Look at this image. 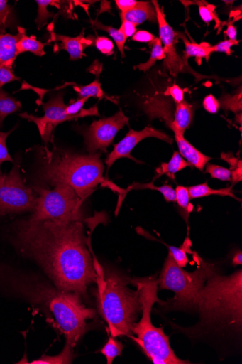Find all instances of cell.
Here are the masks:
<instances>
[{"instance_id": "7dc6e473", "label": "cell", "mask_w": 242, "mask_h": 364, "mask_svg": "<svg viewBox=\"0 0 242 364\" xmlns=\"http://www.w3.org/2000/svg\"><path fill=\"white\" fill-rule=\"evenodd\" d=\"M116 4L122 13H125L133 9L136 4V0H116Z\"/></svg>"}, {"instance_id": "ba28073f", "label": "cell", "mask_w": 242, "mask_h": 364, "mask_svg": "<svg viewBox=\"0 0 242 364\" xmlns=\"http://www.w3.org/2000/svg\"><path fill=\"white\" fill-rule=\"evenodd\" d=\"M38 195L35 209L28 218L33 221H81L83 203L77 193L67 185L57 184L53 190L39 186L31 187Z\"/></svg>"}, {"instance_id": "2e32d148", "label": "cell", "mask_w": 242, "mask_h": 364, "mask_svg": "<svg viewBox=\"0 0 242 364\" xmlns=\"http://www.w3.org/2000/svg\"><path fill=\"white\" fill-rule=\"evenodd\" d=\"M121 19L129 21L136 26L146 21L155 22L157 16L153 4L149 2H137V4L131 10L121 13Z\"/></svg>"}, {"instance_id": "1f68e13d", "label": "cell", "mask_w": 242, "mask_h": 364, "mask_svg": "<svg viewBox=\"0 0 242 364\" xmlns=\"http://www.w3.org/2000/svg\"><path fill=\"white\" fill-rule=\"evenodd\" d=\"M123 349V345L111 337L100 352L106 357L108 363L111 364L116 357L122 355Z\"/></svg>"}, {"instance_id": "cb8c5ba5", "label": "cell", "mask_w": 242, "mask_h": 364, "mask_svg": "<svg viewBox=\"0 0 242 364\" xmlns=\"http://www.w3.org/2000/svg\"><path fill=\"white\" fill-rule=\"evenodd\" d=\"M16 21L13 7L6 0H0V34H6L8 28L14 30Z\"/></svg>"}, {"instance_id": "e0dca14e", "label": "cell", "mask_w": 242, "mask_h": 364, "mask_svg": "<svg viewBox=\"0 0 242 364\" xmlns=\"http://www.w3.org/2000/svg\"><path fill=\"white\" fill-rule=\"evenodd\" d=\"M16 36L0 34V65H9L13 66L17 54V43L21 38V31Z\"/></svg>"}, {"instance_id": "ee69618b", "label": "cell", "mask_w": 242, "mask_h": 364, "mask_svg": "<svg viewBox=\"0 0 242 364\" xmlns=\"http://www.w3.org/2000/svg\"><path fill=\"white\" fill-rule=\"evenodd\" d=\"M237 45H238V41H233L230 40H226L219 43L218 45L211 47V51L212 53L214 52H221L226 53L228 55H230L232 53L231 50V47Z\"/></svg>"}, {"instance_id": "d6a6232c", "label": "cell", "mask_w": 242, "mask_h": 364, "mask_svg": "<svg viewBox=\"0 0 242 364\" xmlns=\"http://www.w3.org/2000/svg\"><path fill=\"white\" fill-rule=\"evenodd\" d=\"M196 3L199 6V15L202 19L207 24H209L211 21H215L216 22V28L221 26V21L216 12V6L210 5L205 1H197Z\"/></svg>"}, {"instance_id": "d4e9b609", "label": "cell", "mask_w": 242, "mask_h": 364, "mask_svg": "<svg viewBox=\"0 0 242 364\" xmlns=\"http://www.w3.org/2000/svg\"><path fill=\"white\" fill-rule=\"evenodd\" d=\"M75 358L73 348L68 344H65L63 350L55 356L43 355L40 358L33 360L28 363L31 364H67L72 363Z\"/></svg>"}, {"instance_id": "6da1fadb", "label": "cell", "mask_w": 242, "mask_h": 364, "mask_svg": "<svg viewBox=\"0 0 242 364\" xmlns=\"http://www.w3.org/2000/svg\"><path fill=\"white\" fill-rule=\"evenodd\" d=\"M9 235L16 251L35 261L56 287L87 299L98 274L82 222L26 218L14 223Z\"/></svg>"}, {"instance_id": "484cf974", "label": "cell", "mask_w": 242, "mask_h": 364, "mask_svg": "<svg viewBox=\"0 0 242 364\" xmlns=\"http://www.w3.org/2000/svg\"><path fill=\"white\" fill-rule=\"evenodd\" d=\"M150 45V48H152L150 59L145 63L136 65L135 70L137 69L147 73L153 68L157 60H165V54L160 38H155Z\"/></svg>"}, {"instance_id": "4fadbf2b", "label": "cell", "mask_w": 242, "mask_h": 364, "mask_svg": "<svg viewBox=\"0 0 242 364\" xmlns=\"http://www.w3.org/2000/svg\"><path fill=\"white\" fill-rule=\"evenodd\" d=\"M148 138H156L172 144V139L158 129L147 127L141 131L130 129L126 136L119 144L114 146V151L106 160L108 170L111 168L116 161L121 158H128L137 163H141L131 155V151L143 140Z\"/></svg>"}, {"instance_id": "681fc988", "label": "cell", "mask_w": 242, "mask_h": 364, "mask_svg": "<svg viewBox=\"0 0 242 364\" xmlns=\"http://www.w3.org/2000/svg\"><path fill=\"white\" fill-rule=\"evenodd\" d=\"M232 263L233 266H241L242 264V253L238 252L233 258Z\"/></svg>"}, {"instance_id": "c3c4849f", "label": "cell", "mask_w": 242, "mask_h": 364, "mask_svg": "<svg viewBox=\"0 0 242 364\" xmlns=\"http://www.w3.org/2000/svg\"><path fill=\"white\" fill-rule=\"evenodd\" d=\"M225 34L229 38L230 41H237L236 40V36H237L236 27H235L233 25V22H231L228 24V28L225 32Z\"/></svg>"}, {"instance_id": "603a6c76", "label": "cell", "mask_w": 242, "mask_h": 364, "mask_svg": "<svg viewBox=\"0 0 242 364\" xmlns=\"http://www.w3.org/2000/svg\"><path fill=\"white\" fill-rule=\"evenodd\" d=\"M187 188L190 198H192V200H194V198L205 197L207 196L218 195L233 197L236 198V200H239V198H238L232 191L233 186L221 189H213L205 183L191 186Z\"/></svg>"}, {"instance_id": "8d00e7d4", "label": "cell", "mask_w": 242, "mask_h": 364, "mask_svg": "<svg viewBox=\"0 0 242 364\" xmlns=\"http://www.w3.org/2000/svg\"><path fill=\"white\" fill-rule=\"evenodd\" d=\"M204 173L211 174V177L215 179L221 180L223 181H231L230 170L220 167L216 164H207L206 171Z\"/></svg>"}, {"instance_id": "836d02e7", "label": "cell", "mask_w": 242, "mask_h": 364, "mask_svg": "<svg viewBox=\"0 0 242 364\" xmlns=\"http://www.w3.org/2000/svg\"><path fill=\"white\" fill-rule=\"evenodd\" d=\"M39 9L38 16L35 21V23L38 26V28L43 27L48 21L50 18H53L54 14L49 12L48 7L49 6H55L58 1H52V0H38Z\"/></svg>"}, {"instance_id": "3957f363", "label": "cell", "mask_w": 242, "mask_h": 364, "mask_svg": "<svg viewBox=\"0 0 242 364\" xmlns=\"http://www.w3.org/2000/svg\"><path fill=\"white\" fill-rule=\"evenodd\" d=\"M39 165L38 177L55 186L65 184L70 186L84 203L99 184L107 186L125 196L123 190L103 176L104 165L100 154L80 155L55 148L40 147L37 152Z\"/></svg>"}, {"instance_id": "e575fe53", "label": "cell", "mask_w": 242, "mask_h": 364, "mask_svg": "<svg viewBox=\"0 0 242 364\" xmlns=\"http://www.w3.org/2000/svg\"><path fill=\"white\" fill-rule=\"evenodd\" d=\"M18 127L16 125L9 132L0 131V175L3 174L1 171V165L4 162L11 161L14 162L13 159L9 154L8 147L6 145L7 139L12 134V132Z\"/></svg>"}, {"instance_id": "277c9868", "label": "cell", "mask_w": 242, "mask_h": 364, "mask_svg": "<svg viewBox=\"0 0 242 364\" xmlns=\"http://www.w3.org/2000/svg\"><path fill=\"white\" fill-rule=\"evenodd\" d=\"M199 323L193 334L218 331L238 332L242 327V271L224 277L214 273L207 279L196 301Z\"/></svg>"}, {"instance_id": "83f0119b", "label": "cell", "mask_w": 242, "mask_h": 364, "mask_svg": "<svg viewBox=\"0 0 242 364\" xmlns=\"http://www.w3.org/2000/svg\"><path fill=\"white\" fill-rule=\"evenodd\" d=\"M131 189H151L160 191L164 196L165 200L167 203H176L177 202V193L176 190L171 186L165 185L163 186H155L153 183L148 184H139L134 183L128 189L125 190V193Z\"/></svg>"}, {"instance_id": "7402d4cb", "label": "cell", "mask_w": 242, "mask_h": 364, "mask_svg": "<svg viewBox=\"0 0 242 364\" xmlns=\"http://www.w3.org/2000/svg\"><path fill=\"white\" fill-rule=\"evenodd\" d=\"M21 104L3 89L0 90V129L4 127L5 119L10 114L19 112Z\"/></svg>"}, {"instance_id": "ac0fdd59", "label": "cell", "mask_w": 242, "mask_h": 364, "mask_svg": "<svg viewBox=\"0 0 242 364\" xmlns=\"http://www.w3.org/2000/svg\"><path fill=\"white\" fill-rule=\"evenodd\" d=\"M193 107L187 102L177 105L175 120L169 124L170 127L177 134L185 135V130L190 125L193 118Z\"/></svg>"}, {"instance_id": "d590c367", "label": "cell", "mask_w": 242, "mask_h": 364, "mask_svg": "<svg viewBox=\"0 0 242 364\" xmlns=\"http://www.w3.org/2000/svg\"><path fill=\"white\" fill-rule=\"evenodd\" d=\"M169 252L174 257L175 260L177 263L178 266L181 268H185L189 262V259L187 256V252L191 253L189 247L187 245V242L185 240V245L182 248H178L174 246L169 247Z\"/></svg>"}, {"instance_id": "8992f818", "label": "cell", "mask_w": 242, "mask_h": 364, "mask_svg": "<svg viewBox=\"0 0 242 364\" xmlns=\"http://www.w3.org/2000/svg\"><path fill=\"white\" fill-rule=\"evenodd\" d=\"M139 288L142 302V318L136 323L130 337L142 348L155 364H187L189 361L179 358L172 350L167 336L162 328L155 327L151 320L153 305L162 304L158 297V282L155 277L136 279L132 281Z\"/></svg>"}, {"instance_id": "5b68a950", "label": "cell", "mask_w": 242, "mask_h": 364, "mask_svg": "<svg viewBox=\"0 0 242 364\" xmlns=\"http://www.w3.org/2000/svg\"><path fill=\"white\" fill-rule=\"evenodd\" d=\"M131 282L114 271L98 273V289L94 292L97 306L114 338L131 337L138 314L142 311L140 289H131L128 287Z\"/></svg>"}, {"instance_id": "52a82bcc", "label": "cell", "mask_w": 242, "mask_h": 364, "mask_svg": "<svg viewBox=\"0 0 242 364\" xmlns=\"http://www.w3.org/2000/svg\"><path fill=\"white\" fill-rule=\"evenodd\" d=\"M215 272L212 264L202 261L195 272H187L178 266L169 252L158 282L160 289L172 291L175 296L160 306L168 311H195L199 292Z\"/></svg>"}, {"instance_id": "4316f807", "label": "cell", "mask_w": 242, "mask_h": 364, "mask_svg": "<svg viewBox=\"0 0 242 364\" xmlns=\"http://www.w3.org/2000/svg\"><path fill=\"white\" fill-rule=\"evenodd\" d=\"M74 89L78 93L79 98H89L90 97H94L99 98V100L104 97L110 99L101 90L98 77L91 84L86 86L75 84Z\"/></svg>"}, {"instance_id": "4dcf8cb0", "label": "cell", "mask_w": 242, "mask_h": 364, "mask_svg": "<svg viewBox=\"0 0 242 364\" xmlns=\"http://www.w3.org/2000/svg\"><path fill=\"white\" fill-rule=\"evenodd\" d=\"M221 158L230 164L231 181L238 183L242 181V161L231 153H222Z\"/></svg>"}, {"instance_id": "f546056e", "label": "cell", "mask_w": 242, "mask_h": 364, "mask_svg": "<svg viewBox=\"0 0 242 364\" xmlns=\"http://www.w3.org/2000/svg\"><path fill=\"white\" fill-rule=\"evenodd\" d=\"M94 25L97 28L107 31L109 33V34L112 37V38L116 43V46L119 51L121 52L122 57H124V46L127 38H126L123 33L119 29H116L111 26L103 25L99 21H95L94 23Z\"/></svg>"}, {"instance_id": "44dd1931", "label": "cell", "mask_w": 242, "mask_h": 364, "mask_svg": "<svg viewBox=\"0 0 242 364\" xmlns=\"http://www.w3.org/2000/svg\"><path fill=\"white\" fill-rule=\"evenodd\" d=\"M178 35L180 38L181 37L185 45V53L183 57V60L185 64L187 63V60L190 57H195L197 62H198L199 64L201 63L202 58H205L207 61L209 60V58L212 54L211 51L212 46L206 43H202L201 44L191 43L183 35Z\"/></svg>"}, {"instance_id": "ab89813d", "label": "cell", "mask_w": 242, "mask_h": 364, "mask_svg": "<svg viewBox=\"0 0 242 364\" xmlns=\"http://www.w3.org/2000/svg\"><path fill=\"white\" fill-rule=\"evenodd\" d=\"M95 46L97 50L104 55H111L114 53V45L110 39L106 37L97 38Z\"/></svg>"}, {"instance_id": "f6af8a7d", "label": "cell", "mask_w": 242, "mask_h": 364, "mask_svg": "<svg viewBox=\"0 0 242 364\" xmlns=\"http://www.w3.org/2000/svg\"><path fill=\"white\" fill-rule=\"evenodd\" d=\"M155 39L151 33L147 31H138L132 37V41L139 43H152Z\"/></svg>"}, {"instance_id": "d6986e66", "label": "cell", "mask_w": 242, "mask_h": 364, "mask_svg": "<svg viewBox=\"0 0 242 364\" xmlns=\"http://www.w3.org/2000/svg\"><path fill=\"white\" fill-rule=\"evenodd\" d=\"M21 31V38L17 43V54L30 52L38 56H43L45 53L44 47L48 44L38 41L35 36L28 37L26 34V29L18 26Z\"/></svg>"}, {"instance_id": "ffe728a7", "label": "cell", "mask_w": 242, "mask_h": 364, "mask_svg": "<svg viewBox=\"0 0 242 364\" xmlns=\"http://www.w3.org/2000/svg\"><path fill=\"white\" fill-rule=\"evenodd\" d=\"M192 165L186 161L178 152H175L168 163H163L161 166L157 169V176L155 179L160 178L162 175H166L170 178L175 180V174Z\"/></svg>"}, {"instance_id": "30bf717a", "label": "cell", "mask_w": 242, "mask_h": 364, "mask_svg": "<svg viewBox=\"0 0 242 364\" xmlns=\"http://www.w3.org/2000/svg\"><path fill=\"white\" fill-rule=\"evenodd\" d=\"M45 115L43 117H34L26 112L19 114L23 119L35 123L39 129L42 137L48 139L50 137L53 129L57 125L66 121H72L88 116H99L97 107L95 106L89 109H82L79 114L71 116L66 113V105L63 102V94L59 93L50 99V100L43 105Z\"/></svg>"}, {"instance_id": "b9f144b4", "label": "cell", "mask_w": 242, "mask_h": 364, "mask_svg": "<svg viewBox=\"0 0 242 364\" xmlns=\"http://www.w3.org/2000/svg\"><path fill=\"white\" fill-rule=\"evenodd\" d=\"M89 98H79L77 101H72L71 104L66 107L65 111L68 115L74 116L79 114Z\"/></svg>"}, {"instance_id": "60d3db41", "label": "cell", "mask_w": 242, "mask_h": 364, "mask_svg": "<svg viewBox=\"0 0 242 364\" xmlns=\"http://www.w3.org/2000/svg\"><path fill=\"white\" fill-rule=\"evenodd\" d=\"M203 107L207 112L211 114H216L220 109V104L213 95H207L204 97Z\"/></svg>"}, {"instance_id": "74e56055", "label": "cell", "mask_w": 242, "mask_h": 364, "mask_svg": "<svg viewBox=\"0 0 242 364\" xmlns=\"http://www.w3.org/2000/svg\"><path fill=\"white\" fill-rule=\"evenodd\" d=\"M177 193V202L178 203L180 208H182L188 218L189 213L192 210L191 205L189 204L190 196L188 188L182 186H178L176 188Z\"/></svg>"}, {"instance_id": "5bb4252c", "label": "cell", "mask_w": 242, "mask_h": 364, "mask_svg": "<svg viewBox=\"0 0 242 364\" xmlns=\"http://www.w3.org/2000/svg\"><path fill=\"white\" fill-rule=\"evenodd\" d=\"M175 135L181 155L187 160L192 166L203 171L205 165L211 158L199 151L185 139L184 135L177 134V132H175Z\"/></svg>"}, {"instance_id": "7a4b0ae2", "label": "cell", "mask_w": 242, "mask_h": 364, "mask_svg": "<svg viewBox=\"0 0 242 364\" xmlns=\"http://www.w3.org/2000/svg\"><path fill=\"white\" fill-rule=\"evenodd\" d=\"M0 286L51 313L66 343L73 348L87 332V320L96 315L94 309L83 304L78 294L53 287L36 277L11 268L0 267Z\"/></svg>"}, {"instance_id": "f35d334b", "label": "cell", "mask_w": 242, "mask_h": 364, "mask_svg": "<svg viewBox=\"0 0 242 364\" xmlns=\"http://www.w3.org/2000/svg\"><path fill=\"white\" fill-rule=\"evenodd\" d=\"M20 80L17 77L13 70V66L9 65H0V90L10 82Z\"/></svg>"}, {"instance_id": "9a60e30c", "label": "cell", "mask_w": 242, "mask_h": 364, "mask_svg": "<svg viewBox=\"0 0 242 364\" xmlns=\"http://www.w3.org/2000/svg\"><path fill=\"white\" fill-rule=\"evenodd\" d=\"M55 40L61 42L60 50H66L70 55L71 60H77L85 56L84 50L92 45V41L84 37V31L77 38L57 35Z\"/></svg>"}, {"instance_id": "9c48e42d", "label": "cell", "mask_w": 242, "mask_h": 364, "mask_svg": "<svg viewBox=\"0 0 242 364\" xmlns=\"http://www.w3.org/2000/svg\"><path fill=\"white\" fill-rule=\"evenodd\" d=\"M38 198V193L22 178L21 160L16 158L11 172L0 175V215L33 212Z\"/></svg>"}, {"instance_id": "7bdbcfd3", "label": "cell", "mask_w": 242, "mask_h": 364, "mask_svg": "<svg viewBox=\"0 0 242 364\" xmlns=\"http://www.w3.org/2000/svg\"><path fill=\"white\" fill-rule=\"evenodd\" d=\"M165 95L171 97L177 105L185 101L184 90L177 85H175L169 87L165 92Z\"/></svg>"}, {"instance_id": "f1b7e54d", "label": "cell", "mask_w": 242, "mask_h": 364, "mask_svg": "<svg viewBox=\"0 0 242 364\" xmlns=\"http://www.w3.org/2000/svg\"><path fill=\"white\" fill-rule=\"evenodd\" d=\"M241 90L234 95H226L223 96L219 102L220 107L226 111H231L236 114L241 112L242 96Z\"/></svg>"}, {"instance_id": "bcb514c9", "label": "cell", "mask_w": 242, "mask_h": 364, "mask_svg": "<svg viewBox=\"0 0 242 364\" xmlns=\"http://www.w3.org/2000/svg\"><path fill=\"white\" fill-rule=\"evenodd\" d=\"M136 25L125 21L122 20L121 26L120 28V31L123 33V34L126 36V38L133 37L135 33L136 32Z\"/></svg>"}, {"instance_id": "8fae6325", "label": "cell", "mask_w": 242, "mask_h": 364, "mask_svg": "<svg viewBox=\"0 0 242 364\" xmlns=\"http://www.w3.org/2000/svg\"><path fill=\"white\" fill-rule=\"evenodd\" d=\"M129 119L120 110L115 115L94 121L82 131L87 150L93 154L97 151H106L114 142L119 130L128 125Z\"/></svg>"}, {"instance_id": "7c38bea8", "label": "cell", "mask_w": 242, "mask_h": 364, "mask_svg": "<svg viewBox=\"0 0 242 364\" xmlns=\"http://www.w3.org/2000/svg\"><path fill=\"white\" fill-rule=\"evenodd\" d=\"M155 9L157 21L159 25L160 40L163 44V50L165 54V66L172 76L176 77L179 73L183 72L185 68V63L177 54L175 44L176 32L167 23L165 20L163 11L160 8L157 1H152Z\"/></svg>"}]
</instances>
